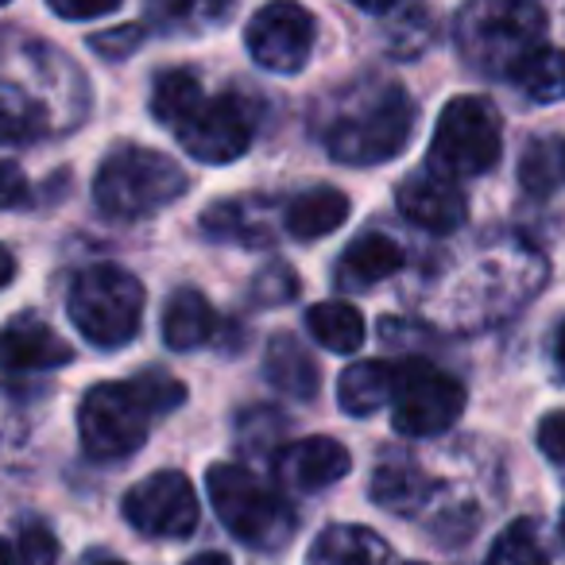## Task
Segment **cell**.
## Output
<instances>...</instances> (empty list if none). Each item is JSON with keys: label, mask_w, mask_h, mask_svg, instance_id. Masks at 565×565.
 Returning a JSON list of instances; mask_svg holds the SVG:
<instances>
[{"label": "cell", "mask_w": 565, "mask_h": 565, "mask_svg": "<svg viewBox=\"0 0 565 565\" xmlns=\"http://www.w3.org/2000/svg\"><path fill=\"white\" fill-rule=\"evenodd\" d=\"M210 500L217 519L233 539H241L252 550H279L295 534V508L275 492L271 484L241 465H213L210 477Z\"/></svg>", "instance_id": "5"}, {"label": "cell", "mask_w": 565, "mask_h": 565, "mask_svg": "<svg viewBox=\"0 0 565 565\" xmlns=\"http://www.w3.org/2000/svg\"><path fill=\"white\" fill-rule=\"evenodd\" d=\"M51 12L63 20H94L105 17V12L120 9V0H47Z\"/></svg>", "instance_id": "34"}, {"label": "cell", "mask_w": 565, "mask_h": 565, "mask_svg": "<svg viewBox=\"0 0 565 565\" xmlns=\"http://www.w3.org/2000/svg\"><path fill=\"white\" fill-rule=\"evenodd\" d=\"M24 198H28V182L20 174L17 159H4V205L17 210V205H24Z\"/></svg>", "instance_id": "35"}, {"label": "cell", "mask_w": 565, "mask_h": 565, "mask_svg": "<svg viewBox=\"0 0 565 565\" xmlns=\"http://www.w3.org/2000/svg\"><path fill=\"white\" fill-rule=\"evenodd\" d=\"M125 519L148 539H186L198 526V495L182 472L163 469L125 495Z\"/></svg>", "instance_id": "10"}, {"label": "cell", "mask_w": 565, "mask_h": 565, "mask_svg": "<svg viewBox=\"0 0 565 565\" xmlns=\"http://www.w3.org/2000/svg\"><path fill=\"white\" fill-rule=\"evenodd\" d=\"M511 82H515L519 94L531 97L534 105L562 102L565 97V51L542 43L539 51H531V55L511 71Z\"/></svg>", "instance_id": "22"}, {"label": "cell", "mask_w": 565, "mask_h": 565, "mask_svg": "<svg viewBox=\"0 0 565 565\" xmlns=\"http://www.w3.org/2000/svg\"><path fill=\"white\" fill-rule=\"evenodd\" d=\"M259 202H221L210 205L202 213V228L205 236H217V241H233V244H267L271 233H267L264 217H259Z\"/></svg>", "instance_id": "24"}, {"label": "cell", "mask_w": 565, "mask_h": 565, "mask_svg": "<svg viewBox=\"0 0 565 565\" xmlns=\"http://www.w3.org/2000/svg\"><path fill=\"white\" fill-rule=\"evenodd\" d=\"M488 565H554V562H550L546 546H542L539 526L519 519V523H511L508 531L495 539L492 554H488Z\"/></svg>", "instance_id": "28"}, {"label": "cell", "mask_w": 565, "mask_h": 565, "mask_svg": "<svg viewBox=\"0 0 565 565\" xmlns=\"http://www.w3.org/2000/svg\"><path fill=\"white\" fill-rule=\"evenodd\" d=\"M395 380H399V369H392L384 361L353 364V369L341 372V384H338L341 411L353 418L376 415L380 407H387L395 399Z\"/></svg>", "instance_id": "20"}, {"label": "cell", "mask_w": 565, "mask_h": 565, "mask_svg": "<svg viewBox=\"0 0 565 565\" xmlns=\"http://www.w3.org/2000/svg\"><path fill=\"white\" fill-rule=\"evenodd\" d=\"M217 330V315H213L210 299L194 287L174 291L163 307V341L174 353H194Z\"/></svg>", "instance_id": "19"}, {"label": "cell", "mask_w": 565, "mask_h": 565, "mask_svg": "<svg viewBox=\"0 0 565 565\" xmlns=\"http://www.w3.org/2000/svg\"><path fill=\"white\" fill-rule=\"evenodd\" d=\"M233 0H148V20L159 28H213L228 17Z\"/></svg>", "instance_id": "27"}, {"label": "cell", "mask_w": 565, "mask_h": 565, "mask_svg": "<svg viewBox=\"0 0 565 565\" xmlns=\"http://www.w3.org/2000/svg\"><path fill=\"white\" fill-rule=\"evenodd\" d=\"M539 449L550 461L565 465V411H554L539 423Z\"/></svg>", "instance_id": "33"}, {"label": "cell", "mask_w": 565, "mask_h": 565, "mask_svg": "<svg viewBox=\"0 0 565 565\" xmlns=\"http://www.w3.org/2000/svg\"><path fill=\"white\" fill-rule=\"evenodd\" d=\"M345 217H349V198L333 186H315L287 202L282 225H287V233L295 241H322V236L338 233L345 225Z\"/></svg>", "instance_id": "18"}, {"label": "cell", "mask_w": 565, "mask_h": 565, "mask_svg": "<svg viewBox=\"0 0 565 565\" xmlns=\"http://www.w3.org/2000/svg\"><path fill=\"white\" fill-rule=\"evenodd\" d=\"M356 9H364V12H392L399 0H353Z\"/></svg>", "instance_id": "36"}, {"label": "cell", "mask_w": 565, "mask_h": 565, "mask_svg": "<svg viewBox=\"0 0 565 565\" xmlns=\"http://www.w3.org/2000/svg\"><path fill=\"white\" fill-rule=\"evenodd\" d=\"M12 565H55L58 562V542L47 531V523H24L12 542Z\"/></svg>", "instance_id": "30"}, {"label": "cell", "mask_w": 565, "mask_h": 565, "mask_svg": "<svg viewBox=\"0 0 565 565\" xmlns=\"http://www.w3.org/2000/svg\"><path fill=\"white\" fill-rule=\"evenodd\" d=\"M102 565H125V562H102Z\"/></svg>", "instance_id": "40"}, {"label": "cell", "mask_w": 565, "mask_h": 565, "mask_svg": "<svg viewBox=\"0 0 565 565\" xmlns=\"http://www.w3.org/2000/svg\"><path fill=\"white\" fill-rule=\"evenodd\" d=\"M186 565H228V557H221V554H198V557H190Z\"/></svg>", "instance_id": "37"}, {"label": "cell", "mask_w": 565, "mask_h": 565, "mask_svg": "<svg viewBox=\"0 0 565 565\" xmlns=\"http://www.w3.org/2000/svg\"><path fill=\"white\" fill-rule=\"evenodd\" d=\"M565 179V148H557L554 140H534L523 151V163H519V182H523L531 194L546 198L562 186Z\"/></svg>", "instance_id": "26"}, {"label": "cell", "mask_w": 565, "mask_h": 565, "mask_svg": "<svg viewBox=\"0 0 565 565\" xmlns=\"http://www.w3.org/2000/svg\"><path fill=\"white\" fill-rule=\"evenodd\" d=\"M202 105H205L202 82L190 71L159 74L156 89H151V113H156V120H163L167 128H174V132H179Z\"/></svg>", "instance_id": "23"}, {"label": "cell", "mask_w": 565, "mask_h": 565, "mask_svg": "<svg viewBox=\"0 0 565 565\" xmlns=\"http://www.w3.org/2000/svg\"><path fill=\"white\" fill-rule=\"evenodd\" d=\"M411 565H423V562H411Z\"/></svg>", "instance_id": "41"}, {"label": "cell", "mask_w": 565, "mask_h": 565, "mask_svg": "<svg viewBox=\"0 0 565 565\" xmlns=\"http://www.w3.org/2000/svg\"><path fill=\"white\" fill-rule=\"evenodd\" d=\"M186 190V171L171 156L151 148H117L94 179V202L117 221H136L163 205L179 202Z\"/></svg>", "instance_id": "4"}, {"label": "cell", "mask_w": 565, "mask_h": 565, "mask_svg": "<svg viewBox=\"0 0 565 565\" xmlns=\"http://www.w3.org/2000/svg\"><path fill=\"white\" fill-rule=\"evenodd\" d=\"M546 12L539 0H465L457 12V51L480 74H508L542 47Z\"/></svg>", "instance_id": "3"}, {"label": "cell", "mask_w": 565, "mask_h": 565, "mask_svg": "<svg viewBox=\"0 0 565 565\" xmlns=\"http://www.w3.org/2000/svg\"><path fill=\"white\" fill-rule=\"evenodd\" d=\"M562 542H565V511H562Z\"/></svg>", "instance_id": "39"}, {"label": "cell", "mask_w": 565, "mask_h": 565, "mask_svg": "<svg viewBox=\"0 0 565 565\" xmlns=\"http://www.w3.org/2000/svg\"><path fill=\"white\" fill-rule=\"evenodd\" d=\"M174 136H179V143L186 148L190 159L210 167H225L236 163L252 148L256 125H252V113L244 109V102L217 97V102H205Z\"/></svg>", "instance_id": "11"}, {"label": "cell", "mask_w": 565, "mask_h": 565, "mask_svg": "<svg viewBox=\"0 0 565 565\" xmlns=\"http://www.w3.org/2000/svg\"><path fill=\"white\" fill-rule=\"evenodd\" d=\"M395 205L403 210V217L415 221L418 228H430V233H454L469 217V198L438 171L403 179L395 190Z\"/></svg>", "instance_id": "12"}, {"label": "cell", "mask_w": 565, "mask_h": 565, "mask_svg": "<svg viewBox=\"0 0 565 565\" xmlns=\"http://www.w3.org/2000/svg\"><path fill=\"white\" fill-rule=\"evenodd\" d=\"M248 55L271 74H299L315 55V17L295 0H271L248 20Z\"/></svg>", "instance_id": "9"}, {"label": "cell", "mask_w": 565, "mask_h": 565, "mask_svg": "<svg viewBox=\"0 0 565 565\" xmlns=\"http://www.w3.org/2000/svg\"><path fill=\"white\" fill-rule=\"evenodd\" d=\"M186 399V387L163 369L140 372L128 384H97L78 407L82 449L97 461H117L148 441L151 418L171 415Z\"/></svg>", "instance_id": "1"}, {"label": "cell", "mask_w": 565, "mask_h": 565, "mask_svg": "<svg viewBox=\"0 0 565 565\" xmlns=\"http://www.w3.org/2000/svg\"><path fill=\"white\" fill-rule=\"evenodd\" d=\"M418 109L403 86L392 82H364L345 94V105L326 128V148L338 163L372 167L395 159L411 143Z\"/></svg>", "instance_id": "2"}, {"label": "cell", "mask_w": 565, "mask_h": 565, "mask_svg": "<svg viewBox=\"0 0 565 565\" xmlns=\"http://www.w3.org/2000/svg\"><path fill=\"white\" fill-rule=\"evenodd\" d=\"M307 330L330 353H356L364 345V318L356 307L333 299V302H318L307 315Z\"/></svg>", "instance_id": "21"}, {"label": "cell", "mask_w": 565, "mask_h": 565, "mask_svg": "<svg viewBox=\"0 0 565 565\" xmlns=\"http://www.w3.org/2000/svg\"><path fill=\"white\" fill-rule=\"evenodd\" d=\"M0 125H4V140L20 143V140H32L40 136L43 128V113L32 97H24L17 86H4V97H0Z\"/></svg>", "instance_id": "29"}, {"label": "cell", "mask_w": 565, "mask_h": 565, "mask_svg": "<svg viewBox=\"0 0 565 565\" xmlns=\"http://www.w3.org/2000/svg\"><path fill=\"white\" fill-rule=\"evenodd\" d=\"M140 43H143V28L128 24V28H109V32H97L94 40H89V47H94L102 58H109V63H120V58L132 55Z\"/></svg>", "instance_id": "32"}, {"label": "cell", "mask_w": 565, "mask_h": 565, "mask_svg": "<svg viewBox=\"0 0 565 565\" xmlns=\"http://www.w3.org/2000/svg\"><path fill=\"white\" fill-rule=\"evenodd\" d=\"M387 562H392V546L376 531L356 523L326 526L307 557V565H387Z\"/></svg>", "instance_id": "17"}, {"label": "cell", "mask_w": 565, "mask_h": 565, "mask_svg": "<svg viewBox=\"0 0 565 565\" xmlns=\"http://www.w3.org/2000/svg\"><path fill=\"white\" fill-rule=\"evenodd\" d=\"M403 267V248L384 233H364L345 248L338 264V282L349 291H369L376 282H384L387 275H395Z\"/></svg>", "instance_id": "16"}, {"label": "cell", "mask_w": 565, "mask_h": 565, "mask_svg": "<svg viewBox=\"0 0 565 565\" xmlns=\"http://www.w3.org/2000/svg\"><path fill=\"white\" fill-rule=\"evenodd\" d=\"M426 495H430V480L418 469H411V465H384V469L372 477V500H376L380 508L395 511V515L418 511L426 503Z\"/></svg>", "instance_id": "25"}, {"label": "cell", "mask_w": 565, "mask_h": 565, "mask_svg": "<svg viewBox=\"0 0 565 565\" xmlns=\"http://www.w3.org/2000/svg\"><path fill=\"white\" fill-rule=\"evenodd\" d=\"M503 156V120L484 97L446 102L430 140V167L446 179L488 174Z\"/></svg>", "instance_id": "7"}, {"label": "cell", "mask_w": 565, "mask_h": 565, "mask_svg": "<svg viewBox=\"0 0 565 565\" xmlns=\"http://www.w3.org/2000/svg\"><path fill=\"white\" fill-rule=\"evenodd\" d=\"M465 411V387L430 361H407L395 380L392 426L403 438L446 434Z\"/></svg>", "instance_id": "8"}, {"label": "cell", "mask_w": 565, "mask_h": 565, "mask_svg": "<svg viewBox=\"0 0 565 565\" xmlns=\"http://www.w3.org/2000/svg\"><path fill=\"white\" fill-rule=\"evenodd\" d=\"M557 364H562V372H565V326L557 330Z\"/></svg>", "instance_id": "38"}, {"label": "cell", "mask_w": 565, "mask_h": 565, "mask_svg": "<svg viewBox=\"0 0 565 565\" xmlns=\"http://www.w3.org/2000/svg\"><path fill=\"white\" fill-rule=\"evenodd\" d=\"M295 291H299V275H295L287 264L264 267V271L256 275V282H252V299L264 302V307H275V302L295 299Z\"/></svg>", "instance_id": "31"}, {"label": "cell", "mask_w": 565, "mask_h": 565, "mask_svg": "<svg viewBox=\"0 0 565 565\" xmlns=\"http://www.w3.org/2000/svg\"><path fill=\"white\" fill-rule=\"evenodd\" d=\"M264 376L271 380V387H279V392L291 395V399H315L318 384H322L318 361L310 356L307 345H299L295 333H275V338L267 341Z\"/></svg>", "instance_id": "15"}, {"label": "cell", "mask_w": 565, "mask_h": 565, "mask_svg": "<svg viewBox=\"0 0 565 565\" xmlns=\"http://www.w3.org/2000/svg\"><path fill=\"white\" fill-rule=\"evenodd\" d=\"M71 322L97 349H120L140 333L143 282L117 264H94L71 282Z\"/></svg>", "instance_id": "6"}, {"label": "cell", "mask_w": 565, "mask_h": 565, "mask_svg": "<svg viewBox=\"0 0 565 565\" xmlns=\"http://www.w3.org/2000/svg\"><path fill=\"white\" fill-rule=\"evenodd\" d=\"M0 353H4V369L9 372H47L58 364H71V345L51 330L47 322L32 315H20L9 322L4 341H0Z\"/></svg>", "instance_id": "14"}, {"label": "cell", "mask_w": 565, "mask_h": 565, "mask_svg": "<svg viewBox=\"0 0 565 565\" xmlns=\"http://www.w3.org/2000/svg\"><path fill=\"white\" fill-rule=\"evenodd\" d=\"M353 457L341 441L333 438H302V441H291V446L282 449L279 461H275V472L287 488L295 492H322V488L338 484L341 477L349 472Z\"/></svg>", "instance_id": "13"}]
</instances>
